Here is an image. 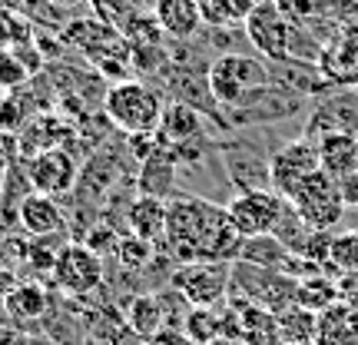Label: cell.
I'll return each mask as SVG.
<instances>
[{
  "label": "cell",
  "mask_w": 358,
  "mask_h": 345,
  "mask_svg": "<svg viewBox=\"0 0 358 345\" xmlns=\"http://www.w3.org/2000/svg\"><path fill=\"white\" fill-rule=\"evenodd\" d=\"M166 249L182 262H239L243 236L229 223L226 206H216L199 196H179L169 203Z\"/></svg>",
  "instance_id": "obj_1"
},
{
  "label": "cell",
  "mask_w": 358,
  "mask_h": 345,
  "mask_svg": "<svg viewBox=\"0 0 358 345\" xmlns=\"http://www.w3.org/2000/svg\"><path fill=\"white\" fill-rule=\"evenodd\" d=\"M166 103L156 93L150 83L143 80H120L106 90V100H103V113L113 123L120 133H127L129 140L136 136H153L159 129Z\"/></svg>",
  "instance_id": "obj_2"
},
{
  "label": "cell",
  "mask_w": 358,
  "mask_h": 345,
  "mask_svg": "<svg viewBox=\"0 0 358 345\" xmlns=\"http://www.w3.org/2000/svg\"><path fill=\"white\" fill-rule=\"evenodd\" d=\"M266 83H268L266 64L256 60V57H245V53H222V57L213 60L209 73H206L209 97L219 106H226V110H236L245 97H252Z\"/></svg>",
  "instance_id": "obj_3"
},
{
  "label": "cell",
  "mask_w": 358,
  "mask_h": 345,
  "mask_svg": "<svg viewBox=\"0 0 358 345\" xmlns=\"http://www.w3.org/2000/svg\"><path fill=\"white\" fill-rule=\"evenodd\" d=\"M289 206L299 213V219L306 223L308 230H319V232H332L348 209L345 199H342V190H338V179H332L325 169L312 173L292 192Z\"/></svg>",
  "instance_id": "obj_4"
},
{
  "label": "cell",
  "mask_w": 358,
  "mask_h": 345,
  "mask_svg": "<svg viewBox=\"0 0 358 345\" xmlns=\"http://www.w3.org/2000/svg\"><path fill=\"white\" fill-rule=\"evenodd\" d=\"M243 30L249 43L256 47V53H262L266 60H289L292 57V43H295V30L292 17L279 7V0H266L262 7L249 13L243 20Z\"/></svg>",
  "instance_id": "obj_5"
},
{
  "label": "cell",
  "mask_w": 358,
  "mask_h": 345,
  "mask_svg": "<svg viewBox=\"0 0 358 345\" xmlns=\"http://www.w3.org/2000/svg\"><path fill=\"white\" fill-rule=\"evenodd\" d=\"M285 206H289V199H282L279 192L272 190H243L226 203V213H229V223L243 239H256V236L275 232Z\"/></svg>",
  "instance_id": "obj_6"
},
{
  "label": "cell",
  "mask_w": 358,
  "mask_h": 345,
  "mask_svg": "<svg viewBox=\"0 0 358 345\" xmlns=\"http://www.w3.org/2000/svg\"><path fill=\"white\" fill-rule=\"evenodd\" d=\"M232 282V262H182L173 272V289L186 306L213 309L226 299Z\"/></svg>",
  "instance_id": "obj_7"
},
{
  "label": "cell",
  "mask_w": 358,
  "mask_h": 345,
  "mask_svg": "<svg viewBox=\"0 0 358 345\" xmlns=\"http://www.w3.org/2000/svg\"><path fill=\"white\" fill-rule=\"evenodd\" d=\"M319 169H322L319 143L308 140V136H299V140L285 143L279 153L268 160V190L279 192L282 199H292V192Z\"/></svg>",
  "instance_id": "obj_8"
},
{
  "label": "cell",
  "mask_w": 358,
  "mask_h": 345,
  "mask_svg": "<svg viewBox=\"0 0 358 345\" xmlns=\"http://www.w3.org/2000/svg\"><path fill=\"white\" fill-rule=\"evenodd\" d=\"M53 286L64 295H90L103 282V259L83 243H66L53 266Z\"/></svg>",
  "instance_id": "obj_9"
},
{
  "label": "cell",
  "mask_w": 358,
  "mask_h": 345,
  "mask_svg": "<svg viewBox=\"0 0 358 345\" xmlns=\"http://www.w3.org/2000/svg\"><path fill=\"white\" fill-rule=\"evenodd\" d=\"M77 176H80L77 160H73V153L66 146L43 150V153L27 160V179H30L34 192H43V196H53V199L70 196L77 190Z\"/></svg>",
  "instance_id": "obj_10"
},
{
  "label": "cell",
  "mask_w": 358,
  "mask_h": 345,
  "mask_svg": "<svg viewBox=\"0 0 358 345\" xmlns=\"http://www.w3.org/2000/svg\"><path fill=\"white\" fill-rule=\"evenodd\" d=\"M153 140H156V150L166 153L176 163L179 153H186L189 146H196L203 140V116H199V110L189 106V103H166Z\"/></svg>",
  "instance_id": "obj_11"
},
{
  "label": "cell",
  "mask_w": 358,
  "mask_h": 345,
  "mask_svg": "<svg viewBox=\"0 0 358 345\" xmlns=\"http://www.w3.org/2000/svg\"><path fill=\"white\" fill-rule=\"evenodd\" d=\"M17 223L27 236L34 239H43V236H64L66 230V216L60 203L53 196H43V192H27L20 199V209H17Z\"/></svg>",
  "instance_id": "obj_12"
},
{
  "label": "cell",
  "mask_w": 358,
  "mask_h": 345,
  "mask_svg": "<svg viewBox=\"0 0 358 345\" xmlns=\"http://www.w3.org/2000/svg\"><path fill=\"white\" fill-rule=\"evenodd\" d=\"M329 133H358V97L342 93V97H332L322 106H315V113H312L306 127V136L308 140H322Z\"/></svg>",
  "instance_id": "obj_13"
},
{
  "label": "cell",
  "mask_w": 358,
  "mask_h": 345,
  "mask_svg": "<svg viewBox=\"0 0 358 345\" xmlns=\"http://www.w3.org/2000/svg\"><path fill=\"white\" fill-rule=\"evenodd\" d=\"M129 232L140 236V239H150V243H163L166 239V219H169V203L159 199V196H146L140 192L133 203H129Z\"/></svg>",
  "instance_id": "obj_14"
},
{
  "label": "cell",
  "mask_w": 358,
  "mask_h": 345,
  "mask_svg": "<svg viewBox=\"0 0 358 345\" xmlns=\"http://www.w3.org/2000/svg\"><path fill=\"white\" fill-rule=\"evenodd\" d=\"M50 312V289L37 279H27L13 286L10 299H7V319H13V325H34Z\"/></svg>",
  "instance_id": "obj_15"
},
{
  "label": "cell",
  "mask_w": 358,
  "mask_h": 345,
  "mask_svg": "<svg viewBox=\"0 0 358 345\" xmlns=\"http://www.w3.org/2000/svg\"><path fill=\"white\" fill-rule=\"evenodd\" d=\"M156 24L166 37L189 40L203 27V13L196 0H156Z\"/></svg>",
  "instance_id": "obj_16"
},
{
  "label": "cell",
  "mask_w": 358,
  "mask_h": 345,
  "mask_svg": "<svg viewBox=\"0 0 358 345\" xmlns=\"http://www.w3.org/2000/svg\"><path fill=\"white\" fill-rule=\"evenodd\" d=\"M315 143H319L322 169L332 179L358 173V133H329Z\"/></svg>",
  "instance_id": "obj_17"
},
{
  "label": "cell",
  "mask_w": 358,
  "mask_h": 345,
  "mask_svg": "<svg viewBox=\"0 0 358 345\" xmlns=\"http://www.w3.org/2000/svg\"><path fill=\"white\" fill-rule=\"evenodd\" d=\"M166 299L156 293H143L136 295L127 309V322H129V332L136 335L140 342L153 339L159 329H166Z\"/></svg>",
  "instance_id": "obj_18"
},
{
  "label": "cell",
  "mask_w": 358,
  "mask_h": 345,
  "mask_svg": "<svg viewBox=\"0 0 358 345\" xmlns=\"http://www.w3.org/2000/svg\"><path fill=\"white\" fill-rule=\"evenodd\" d=\"M319 64L322 73L332 83H358V43H352V40L329 43L319 53Z\"/></svg>",
  "instance_id": "obj_19"
},
{
  "label": "cell",
  "mask_w": 358,
  "mask_h": 345,
  "mask_svg": "<svg viewBox=\"0 0 358 345\" xmlns=\"http://www.w3.org/2000/svg\"><path fill=\"white\" fill-rule=\"evenodd\" d=\"M289 249L275 239V236H256V239H245L243 243V256H239V262H245V266L252 269H275V272H282V266L289 262Z\"/></svg>",
  "instance_id": "obj_20"
},
{
  "label": "cell",
  "mask_w": 358,
  "mask_h": 345,
  "mask_svg": "<svg viewBox=\"0 0 358 345\" xmlns=\"http://www.w3.org/2000/svg\"><path fill=\"white\" fill-rule=\"evenodd\" d=\"M319 335V316L302 306H289L279 312V339L292 345H308Z\"/></svg>",
  "instance_id": "obj_21"
},
{
  "label": "cell",
  "mask_w": 358,
  "mask_h": 345,
  "mask_svg": "<svg viewBox=\"0 0 358 345\" xmlns=\"http://www.w3.org/2000/svg\"><path fill=\"white\" fill-rule=\"evenodd\" d=\"M338 302V289H335V282L322 279V276H308V279L299 282V289H295V306L308 309V312H329V309Z\"/></svg>",
  "instance_id": "obj_22"
},
{
  "label": "cell",
  "mask_w": 358,
  "mask_h": 345,
  "mask_svg": "<svg viewBox=\"0 0 358 345\" xmlns=\"http://www.w3.org/2000/svg\"><path fill=\"white\" fill-rule=\"evenodd\" d=\"M169 186H173V160L153 146V160H146V167H143V173H140V192L163 199L169 192Z\"/></svg>",
  "instance_id": "obj_23"
},
{
  "label": "cell",
  "mask_w": 358,
  "mask_h": 345,
  "mask_svg": "<svg viewBox=\"0 0 358 345\" xmlns=\"http://www.w3.org/2000/svg\"><path fill=\"white\" fill-rule=\"evenodd\" d=\"M182 332L189 335L192 345H213L222 335V322L213 309H186V319H182Z\"/></svg>",
  "instance_id": "obj_24"
},
{
  "label": "cell",
  "mask_w": 358,
  "mask_h": 345,
  "mask_svg": "<svg viewBox=\"0 0 358 345\" xmlns=\"http://www.w3.org/2000/svg\"><path fill=\"white\" fill-rule=\"evenodd\" d=\"M156 256V243H150V239H140V236H123L120 239V246H116V259H120V266L123 269H146L150 262H153Z\"/></svg>",
  "instance_id": "obj_25"
},
{
  "label": "cell",
  "mask_w": 358,
  "mask_h": 345,
  "mask_svg": "<svg viewBox=\"0 0 358 345\" xmlns=\"http://www.w3.org/2000/svg\"><path fill=\"white\" fill-rule=\"evenodd\" d=\"M329 266H338V269H345V272H358V230L335 232Z\"/></svg>",
  "instance_id": "obj_26"
},
{
  "label": "cell",
  "mask_w": 358,
  "mask_h": 345,
  "mask_svg": "<svg viewBox=\"0 0 358 345\" xmlns=\"http://www.w3.org/2000/svg\"><path fill=\"white\" fill-rule=\"evenodd\" d=\"M30 77H34V73L27 70V64L10 50V47H7V50H0V90L17 93V90L24 87Z\"/></svg>",
  "instance_id": "obj_27"
},
{
  "label": "cell",
  "mask_w": 358,
  "mask_h": 345,
  "mask_svg": "<svg viewBox=\"0 0 358 345\" xmlns=\"http://www.w3.org/2000/svg\"><path fill=\"white\" fill-rule=\"evenodd\" d=\"M60 236H43V239H34V243L27 246V262L37 269V272H53L57 266V256H60V249L66 243H57Z\"/></svg>",
  "instance_id": "obj_28"
},
{
  "label": "cell",
  "mask_w": 358,
  "mask_h": 345,
  "mask_svg": "<svg viewBox=\"0 0 358 345\" xmlns=\"http://www.w3.org/2000/svg\"><path fill=\"white\" fill-rule=\"evenodd\" d=\"M120 232L113 230V226H106V223H96V226H90L87 230V239H83V246L87 249H93L100 259L106 256H116V246H120Z\"/></svg>",
  "instance_id": "obj_29"
},
{
  "label": "cell",
  "mask_w": 358,
  "mask_h": 345,
  "mask_svg": "<svg viewBox=\"0 0 358 345\" xmlns=\"http://www.w3.org/2000/svg\"><path fill=\"white\" fill-rule=\"evenodd\" d=\"M199 3V13H203V27H229L236 20V10H232L229 0H196Z\"/></svg>",
  "instance_id": "obj_30"
},
{
  "label": "cell",
  "mask_w": 358,
  "mask_h": 345,
  "mask_svg": "<svg viewBox=\"0 0 358 345\" xmlns=\"http://www.w3.org/2000/svg\"><path fill=\"white\" fill-rule=\"evenodd\" d=\"M20 136L13 133V129H3L0 127V173H7V169L20 160Z\"/></svg>",
  "instance_id": "obj_31"
},
{
  "label": "cell",
  "mask_w": 358,
  "mask_h": 345,
  "mask_svg": "<svg viewBox=\"0 0 358 345\" xmlns=\"http://www.w3.org/2000/svg\"><path fill=\"white\" fill-rule=\"evenodd\" d=\"M146 345H192V342L182 329H169L166 325V329H159L153 339H146Z\"/></svg>",
  "instance_id": "obj_32"
},
{
  "label": "cell",
  "mask_w": 358,
  "mask_h": 345,
  "mask_svg": "<svg viewBox=\"0 0 358 345\" xmlns=\"http://www.w3.org/2000/svg\"><path fill=\"white\" fill-rule=\"evenodd\" d=\"M13 286H17V272H13V269H3V266H0V319L7 316V299H10Z\"/></svg>",
  "instance_id": "obj_33"
},
{
  "label": "cell",
  "mask_w": 358,
  "mask_h": 345,
  "mask_svg": "<svg viewBox=\"0 0 358 345\" xmlns=\"http://www.w3.org/2000/svg\"><path fill=\"white\" fill-rule=\"evenodd\" d=\"M338 190H342V199H345V206H358V173L338 179Z\"/></svg>",
  "instance_id": "obj_34"
},
{
  "label": "cell",
  "mask_w": 358,
  "mask_h": 345,
  "mask_svg": "<svg viewBox=\"0 0 358 345\" xmlns=\"http://www.w3.org/2000/svg\"><path fill=\"white\" fill-rule=\"evenodd\" d=\"M229 3H232V10H236V20H245V17L256 10V7H262L266 0H229Z\"/></svg>",
  "instance_id": "obj_35"
},
{
  "label": "cell",
  "mask_w": 358,
  "mask_h": 345,
  "mask_svg": "<svg viewBox=\"0 0 358 345\" xmlns=\"http://www.w3.org/2000/svg\"><path fill=\"white\" fill-rule=\"evenodd\" d=\"M0 345H20L17 329H13V325H7V322H0Z\"/></svg>",
  "instance_id": "obj_36"
},
{
  "label": "cell",
  "mask_w": 358,
  "mask_h": 345,
  "mask_svg": "<svg viewBox=\"0 0 358 345\" xmlns=\"http://www.w3.org/2000/svg\"><path fill=\"white\" fill-rule=\"evenodd\" d=\"M7 47H10V20L0 17V50H7Z\"/></svg>",
  "instance_id": "obj_37"
},
{
  "label": "cell",
  "mask_w": 358,
  "mask_h": 345,
  "mask_svg": "<svg viewBox=\"0 0 358 345\" xmlns=\"http://www.w3.org/2000/svg\"><path fill=\"white\" fill-rule=\"evenodd\" d=\"M50 7H60V10H77L80 3H87V0H47Z\"/></svg>",
  "instance_id": "obj_38"
},
{
  "label": "cell",
  "mask_w": 358,
  "mask_h": 345,
  "mask_svg": "<svg viewBox=\"0 0 358 345\" xmlns=\"http://www.w3.org/2000/svg\"><path fill=\"white\" fill-rule=\"evenodd\" d=\"M133 345H146V342H133Z\"/></svg>",
  "instance_id": "obj_39"
}]
</instances>
